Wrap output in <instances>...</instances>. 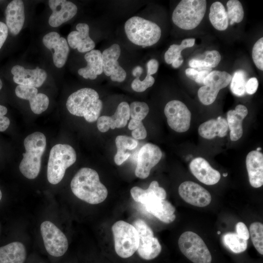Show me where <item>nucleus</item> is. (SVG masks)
Here are the masks:
<instances>
[{"instance_id":"obj_1","label":"nucleus","mask_w":263,"mask_h":263,"mask_svg":"<svg viewBox=\"0 0 263 263\" xmlns=\"http://www.w3.org/2000/svg\"><path fill=\"white\" fill-rule=\"evenodd\" d=\"M70 186L75 196L90 204L101 203L108 196V190L100 181L98 173L89 168H81L73 177Z\"/></svg>"},{"instance_id":"obj_2","label":"nucleus","mask_w":263,"mask_h":263,"mask_svg":"<svg viewBox=\"0 0 263 263\" xmlns=\"http://www.w3.org/2000/svg\"><path fill=\"white\" fill-rule=\"evenodd\" d=\"M102 106L97 92L90 88H82L72 93L66 102V107L70 113L83 117L90 123L97 120Z\"/></svg>"},{"instance_id":"obj_3","label":"nucleus","mask_w":263,"mask_h":263,"mask_svg":"<svg viewBox=\"0 0 263 263\" xmlns=\"http://www.w3.org/2000/svg\"><path fill=\"white\" fill-rule=\"evenodd\" d=\"M24 146L25 152L22 154L19 169L26 178L33 179L40 170L41 157L46 146V137L43 133L36 132L25 138Z\"/></svg>"},{"instance_id":"obj_4","label":"nucleus","mask_w":263,"mask_h":263,"mask_svg":"<svg viewBox=\"0 0 263 263\" xmlns=\"http://www.w3.org/2000/svg\"><path fill=\"white\" fill-rule=\"evenodd\" d=\"M124 29L130 41L143 48L156 43L161 36V28L156 23L138 16L128 19Z\"/></svg>"},{"instance_id":"obj_5","label":"nucleus","mask_w":263,"mask_h":263,"mask_svg":"<svg viewBox=\"0 0 263 263\" xmlns=\"http://www.w3.org/2000/svg\"><path fill=\"white\" fill-rule=\"evenodd\" d=\"M76 160V153L69 145L57 144L51 149L47 165L48 182L53 185L59 183L63 179L66 170Z\"/></svg>"},{"instance_id":"obj_6","label":"nucleus","mask_w":263,"mask_h":263,"mask_svg":"<svg viewBox=\"0 0 263 263\" xmlns=\"http://www.w3.org/2000/svg\"><path fill=\"white\" fill-rule=\"evenodd\" d=\"M206 9L205 0H181L173 12L172 21L181 29H193L201 22Z\"/></svg>"},{"instance_id":"obj_7","label":"nucleus","mask_w":263,"mask_h":263,"mask_svg":"<svg viewBox=\"0 0 263 263\" xmlns=\"http://www.w3.org/2000/svg\"><path fill=\"white\" fill-rule=\"evenodd\" d=\"M116 253L122 258L131 257L137 251L139 234L135 227L125 221H118L112 226Z\"/></svg>"},{"instance_id":"obj_8","label":"nucleus","mask_w":263,"mask_h":263,"mask_svg":"<svg viewBox=\"0 0 263 263\" xmlns=\"http://www.w3.org/2000/svg\"><path fill=\"white\" fill-rule=\"evenodd\" d=\"M182 254L193 263H211L212 257L203 239L192 231L183 233L178 240Z\"/></svg>"},{"instance_id":"obj_9","label":"nucleus","mask_w":263,"mask_h":263,"mask_svg":"<svg viewBox=\"0 0 263 263\" xmlns=\"http://www.w3.org/2000/svg\"><path fill=\"white\" fill-rule=\"evenodd\" d=\"M132 225L139 234V245L136 251L138 255L145 260L155 258L160 253L162 247L157 238L154 237L152 229L141 219L135 220Z\"/></svg>"},{"instance_id":"obj_10","label":"nucleus","mask_w":263,"mask_h":263,"mask_svg":"<svg viewBox=\"0 0 263 263\" xmlns=\"http://www.w3.org/2000/svg\"><path fill=\"white\" fill-rule=\"evenodd\" d=\"M231 78V75L226 72L211 71L205 78L204 86L198 91L199 100L205 105L212 104L220 90L226 87L230 83Z\"/></svg>"},{"instance_id":"obj_11","label":"nucleus","mask_w":263,"mask_h":263,"mask_svg":"<svg viewBox=\"0 0 263 263\" xmlns=\"http://www.w3.org/2000/svg\"><path fill=\"white\" fill-rule=\"evenodd\" d=\"M40 232L47 252L54 257L63 255L68 248L64 234L55 225L46 221L40 225Z\"/></svg>"},{"instance_id":"obj_12","label":"nucleus","mask_w":263,"mask_h":263,"mask_svg":"<svg viewBox=\"0 0 263 263\" xmlns=\"http://www.w3.org/2000/svg\"><path fill=\"white\" fill-rule=\"evenodd\" d=\"M164 113L170 128L178 132H184L189 129L191 121V113L182 102L172 100L167 103Z\"/></svg>"},{"instance_id":"obj_13","label":"nucleus","mask_w":263,"mask_h":263,"mask_svg":"<svg viewBox=\"0 0 263 263\" xmlns=\"http://www.w3.org/2000/svg\"><path fill=\"white\" fill-rule=\"evenodd\" d=\"M162 156V152L158 146L151 143L145 144L138 154L135 176L141 179L147 178L151 169L159 163Z\"/></svg>"},{"instance_id":"obj_14","label":"nucleus","mask_w":263,"mask_h":263,"mask_svg":"<svg viewBox=\"0 0 263 263\" xmlns=\"http://www.w3.org/2000/svg\"><path fill=\"white\" fill-rule=\"evenodd\" d=\"M120 54L121 49L117 43L112 44L102 53L103 73L114 82H122L127 76L126 72L118 61Z\"/></svg>"},{"instance_id":"obj_15","label":"nucleus","mask_w":263,"mask_h":263,"mask_svg":"<svg viewBox=\"0 0 263 263\" xmlns=\"http://www.w3.org/2000/svg\"><path fill=\"white\" fill-rule=\"evenodd\" d=\"M180 197L187 203L197 207H205L211 202L210 193L200 185L192 181H185L178 188Z\"/></svg>"},{"instance_id":"obj_16","label":"nucleus","mask_w":263,"mask_h":263,"mask_svg":"<svg viewBox=\"0 0 263 263\" xmlns=\"http://www.w3.org/2000/svg\"><path fill=\"white\" fill-rule=\"evenodd\" d=\"M44 46L53 50V60L55 65L60 68L65 65L69 53L67 41L56 32H51L46 34L42 39Z\"/></svg>"},{"instance_id":"obj_17","label":"nucleus","mask_w":263,"mask_h":263,"mask_svg":"<svg viewBox=\"0 0 263 263\" xmlns=\"http://www.w3.org/2000/svg\"><path fill=\"white\" fill-rule=\"evenodd\" d=\"M11 73L16 83L35 88L40 87L47 76L46 71L38 67L34 69H29L19 65L12 67Z\"/></svg>"},{"instance_id":"obj_18","label":"nucleus","mask_w":263,"mask_h":263,"mask_svg":"<svg viewBox=\"0 0 263 263\" xmlns=\"http://www.w3.org/2000/svg\"><path fill=\"white\" fill-rule=\"evenodd\" d=\"M48 4L52 11L48 22L50 26L56 27L72 19L76 14V5L66 0H50Z\"/></svg>"},{"instance_id":"obj_19","label":"nucleus","mask_w":263,"mask_h":263,"mask_svg":"<svg viewBox=\"0 0 263 263\" xmlns=\"http://www.w3.org/2000/svg\"><path fill=\"white\" fill-rule=\"evenodd\" d=\"M130 117L129 105L126 102L120 103L112 116H101L97 120V127L102 132L111 128H121L125 127Z\"/></svg>"},{"instance_id":"obj_20","label":"nucleus","mask_w":263,"mask_h":263,"mask_svg":"<svg viewBox=\"0 0 263 263\" xmlns=\"http://www.w3.org/2000/svg\"><path fill=\"white\" fill-rule=\"evenodd\" d=\"M16 95L29 101L32 111L39 114L45 111L48 107V97L42 93H38L37 88L27 86L18 85L15 89Z\"/></svg>"},{"instance_id":"obj_21","label":"nucleus","mask_w":263,"mask_h":263,"mask_svg":"<svg viewBox=\"0 0 263 263\" xmlns=\"http://www.w3.org/2000/svg\"><path fill=\"white\" fill-rule=\"evenodd\" d=\"M192 174L201 182L207 185H213L217 183L220 178V172L211 167L204 158L196 157L189 164Z\"/></svg>"},{"instance_id":"obj_22","label":"nucleus","mask_w":263,"mask_h":263,"mask_svg":"<svg viewBox=\"0 0 263 263\" xmlns=\"http://www.w3.org/2000/svg\"><path fill=\"white\" fill-rule=\"evenodd\" d=\"M6 25L10 33L17 35L21 31L25 20L24 5L21 0L11 1L5 11Z\"/></svg>"},{"instance_id":"obj_23","label":"nucleus","mask_w":263,"mask_h":263,"mask_svg":"<svg viewBox=\"0 0 263 263\" xmlns=\"http://www.w3.org/2000/svg\"><path fill=\"white\" fill-rule=\"evenodd\" d=\"M76 31L70 32L67 37V42L73 49H77L80 53L88 52L95 47V43L89 36V26L84 23H79L76 26Z\"/></svg>"},{"instance_id":"obj_24","label":"nucleus","mask_w":263,"mask_h":263,"mask_svg":"<svg viewBox=\"0 0 263 263\" xmlns=\"http://www.w3.org/2000/svg\"><path fill=\"white\" fill-rule=\"evenodd\" d=\"M144 206L149 213L163 223L169 224L175 219V207L165 199L153 197L147 200Z\"/></svg>"},{"instance_id":"obj_25","label":"nucleus","mask_w":263,"mask_h":263,"mask_svg":"<svg viewBox=\"0 0 263 263\" xmlns=\"http://www.w3.org/2000/svg\"><path fill=\"white\" fill-rule=\"evenodd\" d=\"M246 167L249 181L255 188L263 185V154L257 150L249 152L246 157Z\"/></svg>"},{"instance_id":"obj_26","label":"nucleus","mask_w":263,"mask_h":263,"mask_svg":"<svg viewBox=\"0 0 263 263\" xmlns=\"http://www.w3.org/2000/svg\"><path fill=\"white\" fill-rule=\"evenodd\" d=\"M87 66L78 70V74L85 79L94 80L103 72L102 52L93 49L84 56Z\"/></svg>"},{"instance_id":"obj_27","label":"nucleus","mask_w":263,"mask_h":263,"mask_svg":"<svg viewBox=\"0 0 263 263\" xmlns=\"http://www.w3.org/2000/svg\"><path fill=\"white\" fill-rule=\"evenodd\" d=\"M247 113V108L242 104L237 105L234 110L228 111L226 121L230 130V138L231 141H237L242 136V122Z\"/></svg>"},{"instance_id":"obj_28","label":"nucleus","mask_w":263,"mask_h":263,"mask_svg":"<svg viewBox=\"0 0 263 263\" xmlns=\"http://www.w3.org/2000/svg\"><path fill=\"white\" fill-rule=\"evenodd\" d=\"M226 120L221 116L212 119L201 124L198 128L199 135L207 139H212L216 136L225 137L228 131Z\"/></svg>"},{"instance_id":"obj_29","label":"nucleus","mask_w":263,"mask_h":263,"mask_svg":"<svg viewBox=\"0 0 263 263\" xmlns=\"http://www.w3.org/2000/svg\"><path fill=\"white\" fill-rule=\"evenodd\" d=\"M26 258L24 245L14 242L0 247V263H24Z\"/></svg>"},{"instance_id":"obj_30","label":"nucleus","mask_w":263,"mask_h":263,"mask_svg":"<svg viewBox=\"0 0 263 263\" xmlns=\"http://www.w3.org/2000/svg\"><path fill=\"white\" fill-rule=\"evenodd\" d=\"M131 194L133 200L144 205L147 200L153 197L165 199L167 193L164 188L160 187L156 181H152L149 188L144 189L138 187H134L131 189Z\"/></svg>"},{"instance_id":"obj_31","label":"nucleus","mask_w":263,"mask_h":263,"mask_svg":"<svg viewBox=\"0 0 263 263\" xmlns=\"http://www.w3.org/2000/svg\"><path fill=\"white\" fill-rule=\"evenodd\" d=\"M117 152L114 155V161L117 165H120L124 162L130 155L126 150H132L137 146L135 139L126 135H118L115 138Z\"/></svg>"},{"instance_id":"obj_32","label":"nucleus","mask_w":263,"mask_h":263,"mask_svg":"<svg viewBox=\"0 0 263 263\" xmlns=\"http://www.w3.org/2000/svg\"><path fill=\"white\" fill-rule=\"evenodd\" d=\"M209 20L213 26L219 31L226 30L229 24L226 11L219 1L213 2L210 8Z\"/></svg>"},{"instance_id":"obj_33","label":"nucleus","mask_w":263,"mask_h":263,"mask_svg":"<svg viewBox=\"0 0 263 263\" xmlns=\"http://www.w3.org/2000/svg\"><path fill=\"white\" fill-rule=\"evenodd\" d=\"M159 63L156 59H151L147 63V75L143 80L141 81L137 76L132 82V90L136 92H143L148 88L152 86L154 82V78L151 76L155 74L158 69Z\"/></svg>"},{"instance_id":"obj_34","label":"nucleus","mask_w":263,"mask_h":263,"mask_svg":"<svg viewBox=\"0 0 263 263\" xmlns=\"http://www.w3.org/2000/svg\"><path fill=\"white\" fill-rule=\"evenodd\" d=\"M194 38H186L180 45L172 44L170 46L164 55V59L168 64H171L175 59L181 57V52L187 48L192 47L195 43Z\"/></svg>"},{"instance_id":"obj_35","label":"nucleus","mask_w":263,"mask_h":263,"mask_svg":"<svg viewBox=\"0 0 263 263\" xmlns=\"http://www.w3.org/2000/svg\"><path fill=\"white\" fill-rule=\"evenodd\" d=\"M223 242L225 246L234 253H242L247 248V240L241 238L235 233L228 232L224 234Z\"/></svg>"},{"instance_id":"obj_36","label":"nucleus","mask_w":263,"mask_h":263,"mask_svg":"<svg viewBox=\"0 0 263 263\" xmlns=\"http://www.w3.org/2000/svg\"><path fill=\"white\" fill-rule=\"evenodd\" d=\"M227 8V15L230 19V24L241 22L244 17L243 6L238 0H229L226 3Z\"/></svg>"},{"instance_id":"obj_37","label":"nucleus","mask_w":263,"mask_h":263,"mask_svg":"<svg viewBox=\"0 0 263 263\" xmlns=\"http://www.w3.org/2000/svg\"><path fill=\"white\" fill-rule=\"evenodd\" d=\"M249 235L252 243L261 255L263 254V225L260 222L252 223L249 227Z\"/></svg>"},{"instance_id":"obj_38","label":"nucleus","mask_w":263,"mask_h":263,"mask_svg":"<svg viewBox=\"0 0 263 263\" xmlns=\"http://www.w3.org/2000/svg\"><path fill=\"white\" fill-rule=\"evenodd\" d=\"M230 82V89L235 95L239 96L244 95L246 83L244 72L242 70L235 72Z\"/></svg>"},{"instance_id":"obj_39","label":"nucleus","mask_w":263,"mask_h":263,"mask_svg":"<svg viewBox=\"0 0 263 263\" xmlns=\"http://www.w3.org/2000/svg\"><path fill=\"white\" fill-rule=\"evenodd\" d=\"M129 110L132 119L142 121L148 115L150 109L145 102L134 101L129 105Z\"/></svg>"},{"instance_id":"obj_40","label":"nucleus","mask_w":263,"mask_h":263,"mask_svg":"<svg viewBox=\"0 0 263 263\" xmlns=\"http://www.w3.org/2000/svg\"><path fill=\"white\" fill-rule=\"evenodd\" d=\"M252 59L256 66L263 70V38L259 39L254 44L252 52Z\"/></svg>"},{"instance_id":"obj_41","label":"nucleus","mask_w":263,"mask_h":263,"mask_svg":"<svg viewBox=\"0 0 263 263\" xmlns=\"http://www.w3.org/2000/svg\"><path fill=\"white\" fill-rule=\"evenodd\" d=\"M221 56L216 50L207 51L205 53V58L203 59L210 68L216 67L220 62Z\"/></svg>"},{"instance_id":"obj_42","label":"nucleus","mask_w":263,"mask_h":263,"mask_svg":"<svg viewBox=\"0 0 263 263\" xmlns=\"http://www.w3.org/2000/svg\"><path fill=\"white\" fill-rule=\"evenodd\" d=\"M7 113V109L5 106L0 105V132L6 131L9 126V119L5 116Z\"/></svg>"},{"instance_id":"obj_43","label":"nucleus","mask_w":263,"mask_h":263,"mask_svg":"<svg viewBox=\"0 0 263 263\" xmlns=\"http://www.w3.org/2000/svg\"><path fill=\"white\" fill-rule=\"evenodd\" d=\"M236 233L241 238L247 240L249 238V230L246 225L243 222H238L236 225Z\"/></svg>"},{"instance_id":"obj_44","label":"nucleus","mask_w":263,"mask_h":263,"mask_svg":"<svg viewBox=\"0 0 263 263\" xmlns=\"http://www.w3.org/2000/svg\"><path fill=\"white\" fill-rule=\"evenodd\" d=\"M258 79L255 77H251L246 81L245 85V92L249 94H253L256 93L258 89Z\"/></svg>"},{"instance_id":"obj_45","label":"nucleus","mask_w":263,"mask_h":263,"mask_svg":"<svg viewBox=\"0 0 263 263\" xmlns=\"http://www.w3.org/2000/svg\"><path fill=\"white\" fill-rule=\"evenodd\" d=\"M147 135V131L143 123L132 132V137L136 139H144Z\"/></svg>"},{"instance_id":"obj_46","label":"nucleus","mask_w":263,"mask_h":263,"mask_svg":"<svg viewBox=\"0 0 263 263\" xmlns=\"http://www.w3.org/2000/svg\"><path fill=\"white\" fill-rule=\"evenodd\" d=\"M189 66L193 69L197 68L198 70L209 69L207 64L203 59L193 58L189 60Z\"/></svg>"},{"instance_id":"obj_47","label":"nucleus","mask_w":263,"mask_h":263,"mask_svg":"<svg viewBox=\"0 0 263 263\" xmlns=\"http://www.w3.org/2000/svg\"><path fill=\"white\" fill-rule=\"evenodd\" d=\"M8 34V29L6 25L0 21V49L5 42Z\"/></svg>"},{"instance_id":"obj_48","label":"nucleus","mask_w":263,"mask_h":263,"mask_svg":"<svg viewBox=\"0 0 263 263\" xmlns=\"http://www.w3.org/2000/svg\"><path fill=\"white\" fill-rule=\"evenodd\" d=\"M185 73L187 77L195 81L199 71L193 68H188L186 70Z\"/></svg>"},{"instance_id":"obj_49","label":"nucleus","mask_w":263,"mask_h":263,"mask_svg":"<svg viewBox=\"0 0 263 263\" xmlns=\"http://www.w3.org/2000/svg\"><path fill=\"white\" fill-rule=\"evenodd\" d=\"M142 123V121L132 119L128 124V129L132 131Z\"/></svg>"},{"instance_id":"obj_50","label":"nucleus","mask_w":263,"mask_h":263,"mask_svg":"<svg viewBox=\"0 0 263 263\" xmlns=\"http://www.w3.org/2000/svg\"><path fill=\"white\" fill-rule=\"evenodd\" d=\"M142 68L141 66H137L133 69L132 74L134 76H136V77H139L142 73Z\"/></svg>"},{"instance_id":"obj_51","label":"nucleus","mask_w":263,"mask_h":263,"mask_svg":"<svg viewBox=\"0 0 263 263\" xmlns=\"http://www.w3.org/2000/svg\"><path fill=\"white\" fill-rule=\"evenodd\" d=\"M184 60L182 56L175 59L172 63V66L174 68L179 67L183 63Z\"/></svg>"},{"instance_id":"obj_52","label":"nucleus","mask_w":263,"mask_h":263,"mask_svg":"<svg viewBox=\"0 0 263 263\" xmlns=\"http://www.w3.org/2000/svg\"><path fill=\"white\" fill-rule=\"evenodd\" d=\"M2 83L1 79H0V90L2 88Z\"/></svg>"},{"instance_id":"obj_53","label":"nucleus","mask_w":263,"mask_h":263,"mask_svg":"<svg viewBox=\"0 0 263 263\" xmlns=\"http://www.w3.org/2000/svg\"><path fill=\"white\" fill-rule=\"evenodd\" d=\"M1 197H2V193H1V190L0 189V201L1 199Z\"/></svg>"},{"instance_id":"obj_54","label":"nucleus","mask_w":263,"mask_h":263,"mask_svg":"<svg viewBox=\"0 0 263 263\" xmlns=\"http://www.w3.org/2000/svg\"><path fill=\"white\" fill-rule=\"evenodd\" d=\"M261 150V148L258 147L257 148L256 150L259 151V150Z\"/></svg>"},{"instance_id":"obj_55","label":"nucleus","mask_w":263,"mask_h":263,"mask_svg":"<svg viewBox=\"0 0 263 263\" xmlns=\"http://www.w3.org/2000/svg\"><path fill=\"white\" fill-rule=\"evenodd\" d=\"M223 175L224 177H226L227 175V173H224L223 174Z\"/></svg>"},{"instance_id":"obj_56","label":"nucleus","mask_w":263,"mask_h":263,"mask_svg":"<svg viewBox=\"0 0 263 263\" xmlns=\"http://www.w3.org/2000/svg\"><path fill=\"white\" fill-rule=\"evenodd\" d=\"M220 233H221V232H220V231H217V234H218L219 235V234H220Z\"/></svg>"},{"instance_id":"obj_57","label":"nucleus","mask_w":263,"mask_h":263,"mask_svg":"<svg viewBox=\"0 0 263 263\" xmlns=\"http://www.w3.org/2000/svg\"></svg>"}]
</instances>
